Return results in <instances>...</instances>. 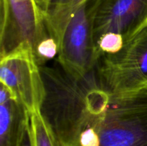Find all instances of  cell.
I'll list each match as a JSON object with an SVG mask.
<instances>
[{"label":"cell","instance_id":"obj_2","mask_svg":"<svg viewBox=\"0 0 147 146\" xmlns=\"http://www.w3.org/2000/svg\"><path fill=\"white\" fill-rule=\"evenodd\" d=\"M95 70L102 84L113 92L147 86V27L114 54L100 56Z\"/></svg>","mask_w":147,"mask_h":146},{"label":"cell","instance_id":"obj_4","mask_svg":"<svg viewBox=\"0 0 147 146\" xmlns=\"http://www.w3.org/2000/svg\"><path fill=\"white\" fill-rule=\"evenodd\" d=\"M0 81L27 113L40 111L45 86L31 47L22 44L1 56Z\"/></svg>","mask_w":147,"mask_h":146},{"label":"cell","instance_id":"obj_10","mask_svg":"<svg viewBox=\"0 0 147 146\" xmlns=\"http://www.w3.org/2000/svg\"><path fill=\"white\" fill-rule=\"evenodd\" d=\"M52 1L53 0H34L37 7L40 8V9L41 10L42 12L45 15V17H46V14H47L49 8H50Z\"/></svg>","mask_w":147,"mask_h":146},{"label":"cell","instance_id":"obj_1","mask_svg":"<svg viewBox=\"0 0 147 146\" xmlns=\"http://www.w3.org/2000/svg\"><path fill=\"white\" fill-rule=\"evenodd\" d=\"M40 113L60 146H147V86L113 92L95 68L77 77L57 61L40 66Z\"/></svg>","mask_w":147,"mask_h":146},{"label":"cell","instance_id":"obj_8","mask_svg":"<svg viewBox=\"0 0 147 146\" xmlns=\"http://www.w3.org/2000/svg\"><path fill=\"white\" fill-rule=\"evenodd\" d=\"M87 0H53L45 17L47 31L60 44L69 19L76 9Z\"/></svg>","mask_w":147,"mask_h":146},{"label":"cell","instance_id":"obj_5","mask_svg":"<svg viewBox=\"0 0 147 146\" xmlns=\"http://www.w3.org/2000/svg\"><path fill=\"white\" fill-rule=\"evenodd\" d=\"M1 56L22 44L33 53L38 44L50 37L45 17L34 0H0Z\"/></svg>","mask_w":147,"mask_h":146},{"label":"cell","instance_id":"obj_11","mask_svg":"<svg viewBox=\"0 0 147 146\" xmlns=\"http://www.w3.org/2000/svg\"><path fill=\"white\" fill-rule=\"evenodd\" d=\"M20 146H32V145L31 139H30V133H29V129H27V132H26L24 137L23 138L22 142Z\"/></svg>","mask_w":147,"mask_h":146},{"label":"cell","instance_id":"obj_3","mask_svg":"<svg viewBox=\"0 0 147 146\" xmlns=\"http://www.w3.org/2000/svg\"><path fill=\"white\" fill-rule=\"evenodd\" d=\"M94 0L76 9L67 21L59 44L56 60L74 77L86 75L96 67L98 57L93 37Z\"/></svg>","mask_w":147,"mask_h":146},{"label":"cell","instance_id":"obj_7","mask_svg":"<svg viewBox=\"0 0 147 146\" xmlns=\"http://www.w3.org/2000/svg\"><path fill=\"white\" fill-rule=\"evenodd\" d=\"M29 115L1 84L0 146H20L28 129Z\"/></svg>","mask_w":147,"mask_h":146},{"label":"cell","instance_id":"obj_9","mask_svg":"<svg viewBox=\"0 0 147 146\" xmlns=\"http://www.w3.org/2000/svg\"><path fill=\"white\" fill-rule=\"evenodd\" d=\"M28 129L32 146H60L40 111L29 114Z\"/></svg>","mask_w":147,"mask_h":146},{"label":"cell","instance_id":"obj_6","mask_svg":"<svg viewBox=\"0 0 147 146\" xmlns=\"http://www.w3.org/2000/svg\"><path fill=\"white\" fill-rule=\"evenodd\" d=\"M93 37L115 34L126 43L147 27V0H94Z\"/></svg>","mask_w":147,"mask_h":146},{"label":"cell","instance_id":"obj_12","mask_svg":"<svg viewBox=\"0 0 147 146\" xmlns=\"http://www.w3.org/2000/svg\"></svg>","mask_w":147,"mask_h":146}]
</instances>
